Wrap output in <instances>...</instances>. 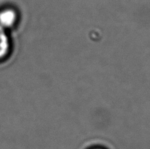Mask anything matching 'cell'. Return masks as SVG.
<instances>
[{
	"mask_svg": "<svg viewBox=\"0 0 150 149\" xmlns=\"http://www.w3.org/2000/svg\"><path fill=\"white\" fill-rule=\"evenodd\" d=\"M17 21V13L12 9H5L0 11V26L4 29H10Z\"/></svg>",
	"mask_w": 150,
	"mask_h": 149,
	"instance_id": "obj_1",
	"label": "cell"
},
{
	"mask_svg": "<svg viewBox=\"0 0 150 149\" xmlns=\"http://www.w3.org/2000/svg\"><path fill=\"white\" fill-rule=\"evenodd\" d=\"M10 51V41L6 29L0 26V61L5 59Z\"/></svg>",
	"mask_w": 150,
	"mask_h": 149,
	"instance_id": "obj_2",
	"label": "cell"
}]
</instances>
